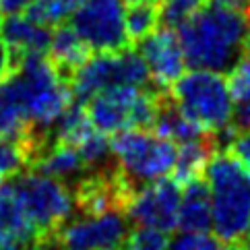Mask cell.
Instances as JSON below:
<instances>
[{"label":"cell","mask_w":250,"mask_h":250,"mask_svg":"<svg viewBox=\"0 0 250 250\" xmlns=\"http://www.w3.org/2000/svg\"><path fill=\"white\" fill-rule=\"evenodd\" d=\"M215 151H219V145H217V139L213 132H209V135H205L196 141L182 143V145L178 147V157H176V166L172 172L174 180L184 186L186 182L201 178Z\"/></svg>","instance_id":"2e32d148"},{"label":"cell","mask_w":250,"mask_h":250,"mask_svg":"<svg viewBox=\"0 0 250 250\" xmlns=\"http://www.w3.org/2000/svg\"><path fill=\"white\" fill-rule=\"evenodd\" d=\"M0 250H21L19 244H11V246H4V248H0Z\"/></svg>","instance_id":"836d02e7"},{"label":"cell","mask_w":250,"mask_h":250,"mask_svg":"<svg viewBox=\"0 0 250 250\" xmlns=\"http://www.w3.org/2000/svg\"><path fill=\"white\" fill-rule=\"evenodd\" d=\"M151 128H153L155 135L174 141L176 145H182V143L196 141L205 135H209L207 130L196 126L194 122H190L180 110L176 108V104L172 102L169 93H166L162 104H159V110H157L153 124H151Z\"/></svg>","instance_id":"ac0fdd59"},{"label":"cell","mask_w":250,"mask_h":250,"mask_svg":"<svg viewBox=\"0 0 250 250\" xmlns=\"http://www.w3.org/2000/svg\"><path fill=\"white\" fill-rule=\"evenodd\" d=\"M110 149L114 164L137 188L172 174L178 157V145L174 141L145 128L116 132L110 141Z\"/></svg>","instance_id":"5b68a950"},{"label":"cell","mask_w":250,"mask_h":250,"mask_svg":"<svg viewBox=\"0 0 250 250\" xmlns=\"http://www.w3.org/2000/svg\"><path fill=\"white\" fill-rule=\"evenodd\" d=\"M219 4H226V6H231V8H238V11H246L250 6V0H215Z\"/></svg>","instance_id":"d6a6232c"},{"label":"cell","mask_w":250,"mask_h":250,"mask_svg":"<svg viewBox=\"0 0 250 250\" xmlns=\"http://www.w3.org/2000/svg\"><path fill=\"white\" fill-rule=\"evenodd\" d=\"M209 0H159V23L167 29H178L203 11Z\"/></svg>","instance_id":"603a6c76"},{"label":"cell","mask_w":250,"mask_h":250,"mask_svg":"<svg viewBox=\"0 0 250 250\" xmlns=\"http://www.w3.org/2000/svg\"><path fill=\"white\" fill-rule=\"evenodd\" d=\"M0 234L8 244L19 246H25L40 238L38 229L33 228V223L23 209V203L13 180L0 182Z\"/></svg>","instance_id":"4fadbf2b"},{"label":"cell","mask_w":250,"mask_h":250,"mask_svg":"<svg viewBox=\"0 0 250 250\" xmlns=\"http://www.w3.org/2000/svg\"><path fill=\"white\" fill-rule=\"evenodd\" d=\"M211 196V229L223 244L238 246L250 236V169L219 149L205 167Z\"/></svg>","instance_id":"7a4b0ae2"},{"label":"cell","mask_w":250,"mask_h":250,"mask_svg":"<svg viewBox=\"0 0 250 250\" xmlns=\"http://www.w3.org/2000/svg\"><path fill=\"white\" fill-rule=\"evenodd\" d=\"M139 54L149 68V77L159 91H169L186 70V58L174 29H155L139 42Z\"/></svg>","instance_id":"30bf717a"},{"label":"cell","mask_w":250,"mask_h":250,"mask_svg":"<svg viewBox=\"0 0 250 250\" xmlns=\"http://www.w3.org/2000/svg\"><path fill=\"white\" fill-rule=\"evenodd\" d=\"M15 188L19 192L23 209L27 213L40 238L54 236L73 217L75 196L66 182L38 169L15 176Z\"/></svg>","instance_id":"8992f818"},{"label":"cell","mask_w":250,"mask_h":250,"mask_svg":"<svg viewBox=\"0 0 250 250\" xmlns=\"http://www.w3.org/2000/svg\"><path fill=\"white\" fill-rule=\"evenodd\" d=\"M221 244L223 242H221V240H217L215 236L199 234V238H196V244H194V250H223Z\"/></svg>","instance_id":"4dcf8cb0"},{"label":"cell","mask_w":250,"mask_h":250,"mask_svg":"<svg viewBox=\"0 0 250 250\" xmlns=\"http://www.w3.org/2000/svg\"><path fill=\"white\" fill-rule=\"evenodd\" d=\"M238 248H240V250H246V248H242V246H238Z\"/></svg>","instance_id":"74e56055"},{"label":"cell","mask_w":250,"mask_h":250,"mask_svg":"<svg viewBox=\"0 0 250 250\" xmlns=\"http://www.w3.org/2000/svg\"><path fill=\"white\" fill-rule=\"evenodd\" d=\"M228 151L231 155H236L240 162L250 169V130L236 132V137L231 139V143L228 145Z\"/></svg>","instance_id":"4316f807"},{"label":"cell","mask_w":250,"mask_h":250,"mask_svg":"<svg viewBox=\"0 0 250 250\" xmlns=\"http://www.w3.org/2000/svg\"><path fill=\"white\" fill-rule=\"evenodd\" d=\"M244 56H250V6L244 11V43H242Z\"/></svg>","instance_id":"1f68e13d"},{"label":"cell","mask_w":250,"mask_h":250,"mask_svg":"<svg viewBox=\"0 0 250 250\" xmlns=\"http://www.w3.org/2000/svg\"><path fill=\"white\" fill-rule=\"evenodd\" d=\"M226 83L236 105L250 102V56H240V60L228 70Z\"/></svg>","instance_id":"d4e9b609"},{"label":"cell","mask_w":250,"mask_h":250,"mask_svg":"<svg viewBox=\"0 0 250 250\" xmlns=\"http://www.w3.org/2000/svg\"><path fill=\"white\" fill-rule=\"evenodd\" d=\"M182 184L174 178H159L139 186L128 199L124 213L137 228H151L159 231H172L178 228Z\"/></svg>","instance_id":"9c48e42d"},{"label":"cell","mask_w":250,"mask_h":250,"mask_svg":"<svg viewBox=\"0 0 250 250\" xmlns=\"http://www.w3.org/2000/svg\"><path fill=\"white\" fill-rule=\"evenodd\" d=\"M238 246H242V248H246V250H250V236L244 240V242L242 244H238Z\"/></svg>","instance_id":"e575fe53"},{"label":"cell","mask_w":250,"mask_h":250,"mask_svg":"<svg viewBox=\"0 0 250 250\" xmlns=\"http://www.w3.org/2000/svg\"><path fill=\"white\" fill-rule=\"evenodd\" d=\"M167 234L151 228H137L130 231L128 240L120 250H166L167 248Z\"/></svg>","instance_id":"484cf974"},{"label":"cell","mask_w":250,"mask_h":250,"mask_svg":"<svg viewBox=\"0 0 250 250\" xmlns=\"http://www.w3.org/2000/svg\"><path fill=\"white\" fill-rule=\"evenodd\" d=\"M231 250H240V248H238V246H234V248H231Z\"/></svg>","instance_id":"8d00e7d4"},{"label":"cell","mask_w":250,"mask_h":250,"mask_svg":"<svg viewBox=\"0 0 250 250\" xmlns=\"http://www.w3.org/2000/svg\"><path fill=\"white\" fill-rule=\"evenodd\" d=\"M31 167L42 174L54 176L62 182L73 180V178L79 180L87 172V166L81 153H79V149L75 145H64V143H56V141L35 159Z\"/></svg>","instance_id":"e0dca14e"},{"label":"cell","mask_w":250,"mask_h":250,"mask_svg":"<svg viewBox=\"0 0 250 250\" xmlns=\"http://www.w3.org/2000/svg\"><path fill=\"white\" fill-rule=\"evenodd\" d=\"M35 0H0V15L2 17H13V15H23Z\"/></svg>","instance_id":"83f0119b"},{"label":"cell","mask_w":250,"mask_h":250,"mask_svg":"<svg viewBox=\"0 0 250 250\" xmlns=\"http://www.w3.org/2000/svg\"><path fill=\"white\" fill-rule=\"evenodd\" d=\"M68 83H70V91H73V97L77 100V104H87L100 91L124 85L120 52L89 56V60L83 62L73 73Z\"/></svg>","instance_id":"8fae6325"},{"label":"cell","mask_w":250,"mask_h":250,"mask_svg":"<svg viewBox=\"0 0 250 250\" xmlns=\"http://www.w3.org/2000/svg\"><path fill=\"white\" fill-rule=\"evenodd\" d=\"M128 2H132V0H128Z\"/></svg>","instance_id":"f35d334b"},{"label":"cell","mask_w":250,"mask_h":250,"mask_svg":"<svg viewBox=\"0 0 250 250\" xmlns=\"http://www.w3.org/2000/svg\"><path fill=\"white\" fill-rule=\"evenodd\" d=\"M4 246H11V244H8V242H6V240L2 238V234H0V248H4Z\"/></svg>","instance_id":"d590c367"},{"label":"cell","mask_w":250,"mask_h":250,"mask_svg":"<svg viewBox=\"0 0 250 250\" xmlns=\"http://www.w3.org/2000/svg\"><path fill=\"white\" fill-rule=\"evenodd\" d=\"M0 40L13 52L17 62V58L27 54H48L52 31L46 25L29 21L25 15H13L0 21Z\"/></svg>","instance_id":"7c38bea8"},{"label":"cell","mask_w":250,"mask_h":250,"mask_svg":"<svg viewBox=\"0 0 250 250\" xmlns=\"http://www.w3.org/2000/svg\"><path fill=\"white\" fill-rule=\"evenodd\" d=\"M89 50L87 43L79 38V33L73 29V25H60V27L52 33L48 58L54 62V66L58 68V73L70 79L73 73L89 60Z\"/></svg>","instance_id":"9a60e30c"},{"label":"cell","mask_w":250,"mask_h":250,"mask_svg":"<svg viewBox=\"0 0 250 250\" xmlns=\"http://www.w3.org/2000/svg\"><path fill=\"white\" fill-rule=\"evenodd\" d=\"M124 11V0H83L73 15V29L97 54L120 52L130 46Z\"/></svg>","instance_id":"52a82bcc"},{"label":"cell","mask_w":250,"mask_h":250,"mask_svg":"<svg viewBox=\"0 0 250 250\" xmlns=\"http://www.w3.org/2000/svg\"><path fill=\"white\" fill-rule=\"evenodd\" d=\"M21 250H62V248L58 244L56 236H43V238L33 240L29 244H25V248H21Z\"/></svg>","instance_id":"f546056e"},{"label":"cell","mask_w":250,"mask_h":250,"mask_svg":"<svg viewBox=\"0 0 250 250\" xmlns=\"http://www.w3.org/2000/svg\"><path fill=\"white\" fill-rule=\"evenodd\" d=\"M124 25L130 42H141L159 25V0H132L124 11Z\"/></svg>","instance_id":"44dd1931"},{"label":"cell","mask_w":250,"mask_h":250,"mask_svg":"<svg viewBox=\"0 0 250 250\" xmlns=\"http://www.w3.org/2000/svg\"><path fill=\"white\" fill-rule=\"evenodd\" d=\"M27 130L29 124L23 112L19 85L11 73L0 83V139L21 141Z\"/></svg>","instance_id":"d6986e66"},{"label":"cell","mask_w":250,"mask_h":250,"mask_svg":"<svg viewBox=\"0 0 250 250\" xmlns=\"http://www.w3.org/2000/svg\"><path fill=\"white\" fill-rule=\"evenodd\" d=\"M95 128L87 116L83 104H70L66 112L60 116L58 122L52 126V139L64 145H81Z\"/></svg>","instance_id":"ffe728a7"},{"label":"cell","mask_w":250,"mask_h":250,"mask_svg":"<svg viewBox=\"0 0 250 250\" xmlns=\"http://www.w3.org/2000/svg\"><path fill=\"white\" fill-rule=\"evenodd\" d=\"M178 229L190 234H207L211 229V196L203 178H196L182 186Z\"/></svg>","instance_id":"5bb4252c"},{"label":"cell","mask_w":250,"mask_h":250,"mask_svg":"<svg viewBox=\"0 0 250 250\" xmlns=\"http://www.w3.org/2000/svg\"><path fill=\"white\" fill-rule=\"evenodd\" d=\"M15 70V58H13V52L8 50L6 43L0 40V83L11 75Z\"/></svg>","instance_id":"f1b7e54d"},{"label":"cell","mask_w":250,"mask_h":250,"mask_svg":"<svg viewBox=\"0 0 250 250\" xmlns=\"http://www.w3.org/2000/svg\"><path fill=\"white\" fill-rule=\"evenodd\" d=\"M27 166V153H25L21 141L0 139V182L6 178H15Z\"/></svg>","instance_id":"cb8c5ba5"},{"label":"cell","mask_w":250,"mask_h":250,"mask_svg":"<svg viewBox=\"0 0 250 250\" xmlns=\"http://www.w3.org/2000/svg\"><path fill=\"white\" fill-rule=\"evenodd\" d=\"M169 97L190 122L207 132H221L231 124L234 100L226 77L213 70L194 68L169 87Z\"/></svg>","instance_id":"3957f363"},{"label":"cell","mask_w":250,"mask_h":250,"mask_svg":"<svg viewBox=\"0 0 250 250\" xmlns=\"http://www.w3.org/2000/svg\"><path fill=\"white\" fill-rule=\"evenodd\" d=\"M62 250H120L130 236V221L120 209L70 217L56 231Z\"/></svg>","instance_id":"ba28073f"},{"label":"cell","mask_w":250,"mask_h":250,"mask_svg":"<svg viewBox=\"0 0 250 250\" xmlns=\"http://www.w3.org/2000/svg\"><path fill=\"white\" fill-rule=\"evenodd\" d=\"M166 93L167 91L149 87L118 85L93 95L87 102L85 110L93 128L102 135H116L132 128H151Z\"/></svg>","instance_id":"277c9868"},{"label":"cell","mask_w":250,"mask_h":250,"mask_svg":"<svg viewBox=\"0 0 250 250\" xmlns=\"http://www.w3.org/2000/svg\"><path fill=\"white\" fill-rule=\"evenodd\" d=\"M81 2L83 0H35L23 15L33 23L50 27V25H60L68 17H73Z\"/></svg>","instance_id":"7402d4cb"},{"label":"cell","mask_w":250,"mask_h":250,"mask_svg":"<svg viewBox=\"0 0 250 250\" xmlns=\"http://www.w3.org/2000/svg\"><path fill=\"white\" fill-rule=\"evenodd\" d=\"M178 40L188 66L223 75L244 54V13L219 2L207 4L178 27Z\"/></svg>","instance_id":"6da1fadb"}]
</instances>
